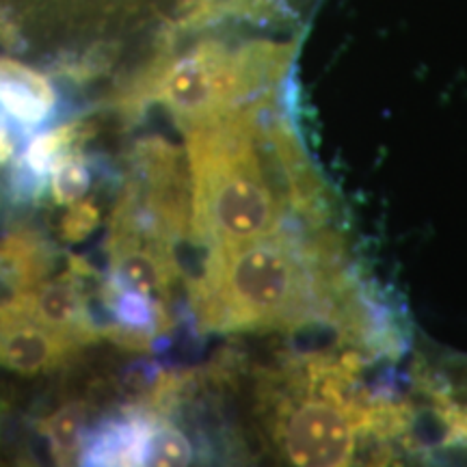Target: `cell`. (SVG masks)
Listing matches in <instances>:
<instances>
[{
  "label": "cell",
  "instance_id": "9",
  "mask_svg": "<svg viewBox=\"0 0 467 467\" xmlns=\"http://www.w3.org/2000/svg\"><path fill=\"white\" fill-rule=\"evenodd\" d=\"M107 307L113 314V323L128 327V329L141 331V334L159 340L171 329L173 318L169 312L165 301L154 299V296L143 295L139 290L124 288L109 279L102 288Z\"/></svg>",
  "mask_w": 467,
  "mask_h": 467
},
{
  "label": "cell",
  "instance_id": "8",
  "mask_svg": "<svg viewBox=\"0 0 467 467\" xmlns=\"http://www.w3.org/2000/svg\"><path fill=\"white\" fill-rule=\"evenodd\" d=\"M422 394L448 446H467V361L443 375H420Z\"/></svg>",
  "mask_w": 467,
  "mask_h": 467
},
{
  "label": "cell",
  "instance_id": "4",
  "mask_svg": "<svg viewBox=\"0 0 467 467\" xmlns=\"http://www.w3.org/2000/svg\"><path fill=\"white\" fill-rule=\"evenodd\" d=\"M0 312L69 336L80 347L102 340L100 325H96L87 306L83 277L74 275L72 271L0 299Z\"/></svg>",
  "mask_w": 467,
  "mask_h": 467
},
{
  "label": "cell",
  "instance_id": "3",
  "mask_svg": "<svg viewBox=\"0 0 467 467\" xmlns=\"http://www.w3.org/2000/svg\"><path fill=\"white\" fill-rule=\"evenodd\" d=\"M292 58V42L260 39L232 46L206 39L161 63L148 78L145 93L189 130L282 89Z\"/></svg>",
  "mask_w": 467,
  "mask_h": 467
},
{
  "label": "cell",
  "instance_id": "11",
  "mask_svg": "<svg viewBox=\"0 0 467 467\" xmlns=\"http://www.w3.org/2000/svg\"><path fill=\"white\" fill-rule=\"evenodd\" d=\"M93 126L80 124H66L46 130L33 139L25 154V165L37 175L52 173V169L61 165L63 161L69 159L72 154H78V145H83L87 139L93 137Z\"/></svg>",
  "mask_w": 467,
  "mask_h": 467
},
{
  "label": "cell",
  "instance_id": "5",
  "mask_svg": "<svg viewBox=\"0 0 467 467\" xmlns=\"http://www.w3.org/2000/svg\"><path fill=\"white\" fill-rule=\"evenodd\" d=\"M80 350V344L69 336L0 312V368L17 375H44L66 366Z\"/></svg>",
  "mask_w": 467,
  "mask_h": 467
},
{
  "label": "cell",
  "instance_id": "7",
  "mask_svg": "<svg viewBox=\"0 0 467 467\" xmlns=\"http://www.w3.org/2000/svg\"><path fill=\"white\" fill-rule=\"evenodd\" d=\"M156 413L143 411L130 413L119 422L100 426L91 435V441L83 443L80 463L85 465H145L151 429Z\"/></svg>",
  "mask_w": 467,
  "mask_h": 467
},
{
  "label": "cell",
  "instance_id": "15",
  "mask_svg": "<svg viewBox=\"0 0 467 467\" xmlns=\"http://www.w3.org/2000/svg\"><path fill=\"white\" fill-rule=\"evenodd\" d=\"M100 206L91 200H80L67 206L66 217L61 219V236L67 243H83L100 227Z\"/></svg>",
  "mask_w": 467,
  "mask_h": 467
},
{
  "label": "cell",
  "instance_id": "6",
  "mask_svg": "<svg viewBox=\"0 0 467 467\" xmlns=\"http://www.w3.org/2000/svg\"><path fill=\"white\" fill-rule=\"evenodd\" d=\"M107 247L115 284L167 303L180 275L173 247L130 236H109Z\"/></svg>",
  "mask_w": 467,
  "mask_h": 467
},
{
  "label": "cell",
  "instance_id": "13",
  "mask_svg": "<svg viewBox=\"0 0 467 467\" xmlns=\"http://www.w3.org/2000/svg\"><path fill=\"white\" fill-rule=\"evenodd\" d=\"M192 463V446L178 426L169 424L161 416L151 429L145 465H189Z\"/></svg>",
  "mask_w": 467,
  "mask_h": 467
},
{
  "label": "cell",
  "instance_id": "1",
  "mask_svg": "<svg viewBox=\"0 0 467 467\" xmlns=\"http://www.w3.org/2000/svg\"><path fill=\"white\" fill-rule=\"evenodd\" d=\"M208 251L189 290L202 331L285 334L320 325L342 347L372 358L399 348L394 323L383 317L336 223L288 227Z\"/></svg>",
  "mask_w": 467,
  "mask_h": 467
},
{
  "label": "cell",
  "instance_id": "12",
  "mask_svg": "<svg viewBox=\"0 0 467 467\" xmlns=\"http://www.w3.org/2000/svg\"><path fill=\"white\" fill-rule=\"evenodd\" d=\"M87 416H89V407L83 400H72L39 422V431L48 440L50 452L58 465L72 463L74 459L80 457L85 443Z\"/></svg>",
  "mask_w": 467,
  "mask_h": 467
},
{
  "label": "cell",
  "instance_id": "2",
  "mask_svg": "<svg viewBox=\"0 0 467 467\" xmlns=\"http://www.w3.org/2000/svg\"><path fill=\"white\" fill-rule=\"evenodd\" d=\"M279 91L184 130L191 234L208 249L336 223L329 184Z\"/></svg>",
  "mask_w": 467,
  "mask_h": 467
},
{
  "label": "cell",
  "instance_id": "14",
  "mask_svg": "<svg viewBox=\"0 0 467 467\" xmlns=\"http://www.w3.org/2000/svg\"><path fill=\"white\" fill-rule=\"evenodd\" d=\"M91 189V171L80 154H72L61 165L52 169L50 192L58 206H72L85 200Z\"/></svg>",
  "mask_w": 467,
  "mask_h": 467
},
{
  "label": "cell",
  "instance_id": "10",
  "mask_svg": "<svg viewBox=\"0 0 467 467\" xmlns=\"http://www.w3.org/2000/svg\"><path fill=\"white\" fill-rule=\"evenodd\" d=\"M50 266L48 249L31 232L9 234L0 243V282L11 295L42 284Z\"/></svg>",
  "mask_w": 467,
  "mask_h": 467
}]
</instances>
